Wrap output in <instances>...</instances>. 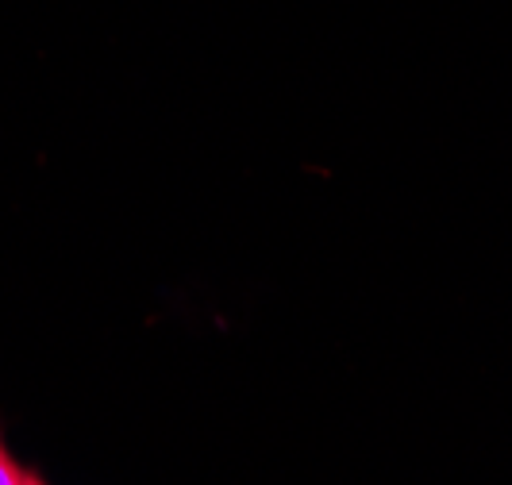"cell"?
Listing matches in <instances>:
<instances>
[{"instance_id": "cell-2", "label": "cell", "mask_w": 512, "mask_h": 485, "mask_svg": "<svg viewBox=\"0 0 512 485\" xmlns=\"http://www.w3.org/2000/svg\"><path fill=\"white\" fill-rule=\"evenodd\" d=\"M24 485H47V478H39V474H35V470H27Z\"/></svg>"}, {"instance_id": "cell-1", "label": "cell", "mask_w": 512, "mask_h": 485, "mask_svg": "<svg viewBox=\"0 0 512 485\" xmlns=\"http://www.w3.org/2000/svg\"><path fill=\"white\" fill-rule=\"evenodd\" d=\"M27 478V466L12 459V451H8V443H4V435H0V485H24Z\"/></svg>"}]
</instances>
